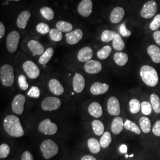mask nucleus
I'll list each match as a JSON object with an SVG mask.
<instances>
[{
	"label": "nucleus",
	"instance_id": "obj_12",
	"mask_svg": "<svg viewBox=\"0 0 160 160\" xmlns=\"http://www.w3.org/2000/svg\"><path fill=\"white\" fill-rule=\"evenodd\" d=\"M108 110L112 116H118L120 113V103L115 97H110L108 102Z\"/></svg>",
	"mask_w": 160,
	"mask_h": 160
},
{
	"label": "nucleus",
	"instance_id": "obj_36",
	"mask_svg": "<svg viewBox=\"0 0 160 160\" xmlns=\"http://www.w3.org/2000/svg\"><path fill=\"white\" fill-rule=\"evenodd\" d=\"M116 33L114 31H111V30H104L103 32L102 36H101V39L104 42H109L110 41H112L114 39Z\"/></svg>",
	"mask_w": 160,
	"mask_h": 160
},
{
	"label": "nucleus",
	"instance_id": "obj_3",
	"mask_svg": "<svg viewBox=\"0 0 160 160\" xmlns=\"http://www.w3.org/2000/svg\"><path fill=\"white\" fill-rule=\"evenodd\" d=\"M40 151L45 159H50L58 153L59 148L57 144L51 139H46L40 144Z\"/></svg>",
	"mask_w": 160,
	"mask_h": 160
},
{
	"label": "nucleus",
	"instance_id": "obj_53",
	"mask_svg": "<svg viewBox=\"0 0 160 160\" xmlns=\"http://www.w3.org/2000/svg\"><path fill=\"white\" fill-rule=\"evenodd\" d=\"M133 156H134V155L133 154H132L130 155H129V157H133Z\"/></svg>",
	"mask_w": 160,
	"mask_h": 160
},
{
	"label": "nucleus",
	"instance_id": "obj_2",
	"mask_svg": "<svg viewBox=\"0 0 160 160\" xmlns=\"http://www.w3.org/2000/svg\"><path fill=\"white\" fill-rule=\"evenodd\" d=\"M140 75L143 82L147 86L154 87L158 82L157 72L151 66L143 65L140 70Z\"/></svg>",
	"mask_w": 160,
	"mask_h": 160
},
{
	"label": "nucleus",
	"instance_id": "obj_43",
	"mask_svg": "<svg viewBox=\"0 0 160 160\" xmlns=\"http://www.w3.org/2000/svg\"><path fill=\"white\" fill-rule=\"evenodd\" d=\"M36 30L37 31L40 33L41 34H45L49 33L50 32V28L49 26L44 23H39L36 26Z\"/></svg>",
	"mask_w": 160,
	"mask_h": 160
},
{
	"label": "nucleus",
	"instance_id": "obj_19",
	"mask_svg": "<svg viewBox=\"0 0 160 160\" xmlns=\"http://www.w3.org/2000/svg\"><path fill=\"white\" fill-rule=\"evenodd\" d=\"M125 10L122 7H116L112 10L110 16V20L112 23H118L121 22L125 16Z\"/></svg>",
	"mask_w": 160,
	"mask_h": 160
},
{
	"label": "nucleus",
	"instance_id": "obj_23",
	"mask_svg": "<svg viewBox=\"0 0 160 160\" xmlns=\"http://www.w3.org/2000/svg\"><path fill=\"white\" fill-rule=\"evenodd\" d=\"M147 52L155 63H160V48L154 45H150L147 49Z\"/></svg>",
	"mask_w": 160,
	"mask_h": 160
},
{
	"label": "nucleus",
	"instance_id": "obj_51",
	"mask_svg": "<svg viewBox=\"0 0 160 160\" xmlns=\"http://www.w3.org/2000/svg\"><path fill=\"white\" fill-rule=\"evenodd\" d=\"M81 160H97L96 159V158H94L93 156L92 155H87L83 156Z\"/></svg>",
	"mask_w": 160,
	"mask_h": 160
},
{
	"label": "nucleus",
	"instance_id": "obj_7",
	"mask_svg": "<svg viewBox=\"0 0 160 160\" xmlns=\"http://www.w3.org/2000/svg\"><path fill=\"white\" fill-rule=\"evenodd\" d=\"M20 40V34L17 31H12L7 38V48L8 51L13 53L17 51Z\"/></svg>",
	"mask_w": 160,
	"mask_h": 160
},
{
	"label": "nucleus",
	"instance_id": "obj_33",
	"mask_svg": "<svg viewBox=\"0 0 160 160\" xmlns=\"http://www.w3.org/2000/svg\"><path fill=\"white\" fill-rule=\"evenodd\" d=\"M125 46L123 40H122L119 34H116L114 39L113 40V47L117 51H122Z\"/></svg>",
	"mask_w": 160,
	"mask_h": 160
},
{
	"label": "nucleus",
	"instance_id": "obj_5",
	"mask_svg": "<svg viewBox=\"0 0 160 160\" xmlns=\"http://www.w3.org/2000/svg\"><path fill=\"white\" fill-rule=\"evenodd\" d=\"M61 106V100L55 97L45 98L41 103L42 108L45 111H52L59 109Z\"/></svg>",
	"mask_w": 160,
	"mask_h": 160
},
{
	"label": "nucleus",
	"instance_id": "obj_54",
	"mask_svg": "<svg viewBox=\"0 0 160 160\" xmlns=\"http://www.w3.org/2000/svg\"><path fill=\"white\" fill-rule=\"evenodd\" d=\"M125 157H126V158H128L129 157V155L128 154L125 155Z\"/></svg>",
	"mask_w": 160,
	"mask_h": 160
},
{
	"label": "nucleus",
	"instance_id": "obj_11",
	"mask_svg": "<svg viewBox=\"0 0 160 160\" xmlns=\"http://www.w3.org/2000/svg\"><path fill=\"white\" fill-rule=\"evenodd\" d=\"M92 0H82L78 7V12L81 16L89 17L92 12Z\"/></svg>",
	"mask_w": 160,
	"mask_h": 160
},
{
	"label": "nucleus",
	"instance_id": "obj_22",
	"mask_svg": "<svg viewBox=\"0 0 160 160\" xmlns=\"http://www.w3.org/2000/svg\"><path fill=\"white\" fill-rule=\"evenodd\" d=\"M88 111L92 116L96 118H100L103 114L102 108L98 102H92L91 103L88 108Z\"/></svg>",
	"mask_w": 160,
	"mask_h": 160
},
{
	"label": "nucleus",
	"instance_id": "obj_16",
	"mask_svg": "<svg viewBox=\"0 0 160 160\" xmlns=\"http://www.w3.org/2000/svg\"><path fill=\"white\" fill-rule=\"evenodd\" d=\"M109 86L100 82H94L90 88V92L93 95H100L106 93L109 90Z\"/></svg>",
	"mask_w": 160,
	"mask_h": 160
},
{
	"label": "nucleus",
	"instance_id": "obj_1",
	"mask_svg": "<svg viewBox=\"0 0 160 160\" xmlns=\"http://www.w3.org/2000/svg\"><path fill=\"white\" fill-rule=\"evenodd\" d=\"M3 126L7 133L13 137H22L24 131L19 118L15 115L10 114L4 120Z\"/></svg>",
	"mask_w": 160,
	"mask_h": 160
},
{
	"label": "nucleus",
	"instance_id": "obj_17",
	"mask_svg": "<svg viewBox=\"0 0 160 160\" xmlns=\"http://www.w3.org/2000/svg\"><path fill=\"white\" fill-rule=\"evenodd\" d=\"M50 91L56 96H60L64 92V88L61 83L57 79H52L49 82Z\"/></svg>",
	"mask_w": 160,
	"mask_h": 160
},
{
	"label": "nucleus",
	"instance_id": "obj_9",
	"mask_svg": "<svg viewBox=\"0 0 160 160\" xmlns=\"http://www.w3.org/2000/svg\"><path fill=\"white\" fill-rule=\"evenodd\" d=\"M157 10V4L154 0H150L147 2L141 11V16L144 18H151L154 16Z\"/></svg>",
	"mask_w": 160,
	"mask_h": 160
},
{
	"label": "nucleus",
	"instance_id": "obj_34",
	"mask_svg": "<svg viewBox=\"0 0 160 160\" xmlns=\"http://www.w3.org/2000/svg\"><path fill=\"white\" fill-rule=\"evenodd\" d=\"M124 128L127 130L133 132L138 135L141 134V130L131 120L127 119L124 123Z\"/></svg>",
	"mask_w": 160,
	"mask_h": 160
},
{
	"label": "nucleus",
	"instance_id": "obj_42",
	"mask_svg": "<svg viewBox=\"0 0 160 160\" xmlns=\"http://www.w3.org/2000/svg\"><path fill=\"white\" fill-rule=\"evenodd\" d=\"M18 82L20 88L23 90H27L29 87V84L27 82L26 77L24 75H20L18 78Z\"/></svg>",
	"mask_w": 160,
	"mask_h": 160
},
{
	"label": "nucleus",
	"instance_id": "obj_35",
	"mask_svg": "<svg viewBox=\"0 0 160 160\" xmlns=\"http://www.w3.org/2000/svg\"><path fill=\"white\" fill-rule=\"evenodd\" d=\"M42 16L48 20H52L54 17V12L52 9L48 7H44L40 9Z\"/></svg>",
	"mask_w": 160,
	"mask_h": 160
},
{
	"label": "nucleus",
	"instance_id": "obj_50",
	"mask_svg": "<svg viewBox=\"0 0 160 160\" xmlns=\"http://www.w3.org/2000/svg\"><path fill=\"white\" fill-rule=\"evenodd\" d=\"M5 26L4 24L1 22L0 23V38L1 39L5 34Z\"/></svg>",
	"mask_w": 160,
	"mask_h": 160
},
{
	"label": "nucleus",
	"instance_id": "obj_21",
	"mask_svg": "<svg viewBox=\"0 0 160 160\" xmlns=\"http://www.w3.org/2000/svg\"><path fill=\"white\" fill-rule=\"evenodd\" d=\"M30 17L31 13L28 11L22 12L17 18V25L18 28L22 29L26 28Z\"/></svg>",
	"mask_w": 160,
	"mask_h": 160
},
{
	"label": "nucleus",
	"instance_id": "obj_29",
	"mask_svg": "<svg viewBox=\"0 0 160 160\" xmlns=\"http://www.w3.org/2000/svg\"><path fill=\"white\" fill-rule=\"evenodd\" d=\"M57 29L61 32H71L72 30V25L71 23L59 21L56 24Z\"/></svg>",
	"mask_w": 160,
	"mask_h": 160
},
{
	"label": "nucleus",
	"instance_id": "obj_40",
	"mask_svg": "<svg viewBox=\"0 0 160 160\" xmlns=\"http://www.w3.org/2000/svg\"><path fill=\"white\" fill-rule=\"evenodd\" d=\"M10 147L6 143H2L0 145V158H6L10 154Z\"/></svg>",
	"mask_w": 160,
	"mask_h": 160
},
{
	"label": "nucleus",
	"instance_id": "obj_49",
	"mask_svg": "<svg viewBox=\"0 0 160 160\" xmlns=\"http://www.w3.org/2000/svg\"><path fill=\"white\" fill-rule=\"evenodd\" d=\"M153 37L155 41L157 44H158L159 46H160V30H157L155 31L154 34H153Z\"/></svg>",
	"mask_w": 160,
	"mask_h": 160
},
{
	"label": "nucleus",
	"instance_id": "obj_18",
	"mask_svg": "<svg viewBox=\"0 0 160 160\" xmlns=\"http://www.w3.org/2000/svg\"><path fill=\"white\" fill-rule=\"evenodd\" d=\"M92 56L93 53L92 48L87 46L82 48L80 51L78 52L77 58L79 61L84 62L91 60Z\"/></svg>",
	"mask_w": 160,
	"mask_h": 160
},
{
	"label": "nucleus",
	"instance_id": "obj_8",
	"mask_svg": "<svg viewBox=\"0 0 160 160\" xmlns=\"http://www.w3.org/2000/svg\"><path fill=\"white\" fill-rule=\"evenodd\" d=\"M23 68L28 77L31 79H36L40 75V69L33 61H26L23 63Z\"/></svg>",
	"mask_w": 160,
	"mask_h": 160
},
{
	"label": "nucleus",
	"instance_id": "obj_14",
	"mask_svg": "<svg viewBox=\"0 0 160 160\" xmlns=\"http://www.w3.org/2000/svg\"><path fill=\"white\" fill-rule=\"evenodd\" d=\"M82 36L83 33L82 30L80 29H76L66 34L67 42L69 45H75L81 40Z\"/></svg>",
	"mask_w": 160,
	"mask_h": 160
},
{
	"label": "nucleus",
	"instance_id": "obj_41",
	"mask_svg": "<svg viewBox=\"0 0 160 160\" xmlns=\"http://www.w3.org/2000/svg\"><path fill=\"white\" fill-rule=\"evenodd\" d=\"M152 105L148 102L143 101L141 103V112L142 114L149 115L152 112Z\"/></svg>",
	"mask_w": 160,
	"mask_h": 160
},
{
	"label": "nucleus",
	"instance_id": "obj_20",
	"mask_svg": "<svg viewBox=\"0 0 160 160\" xmlns=\"http://www.w3.org/2000/svg\"><path fill=\"white\" fill-rule=\"evenodd\" d=\"M28 46L30 51L32 52L34 55H40L44 53L43 46L39 42L36 40H30Z\"/></svg>",
	"mask_w": 160,
	"mask_h": 160
},
{
	"label": "nucleus",
	"instance_id": "obj_55",
	"mask_svg": "<svg viewBox=\"0 0 160 160\" xmlns=\"http://www.w3.org/2000/svg\"><path fill=\"white\" fill-rule=\"evenodd\" d=\"M7 1H18L20 0H7Z\"/></svg>",
	"mask_w": 160,
	"mask_h": 160
},
{
	"label": "nucleus",
	"instance_id": "obj_10",
	"mask_svg": "<svg viewBox=\"0 0 160 160\" xmlns=\"http://www.w3.org/2000/svg\"><path fill=\"white\" fill-rule=\"evenodd\" d=\"M26 102V97L22 94H18L14 98L12 102V112L16 114L20 115L24 111V105Z\"/></svg>",
	"mask_w": 160,
	"mask_h": 160
},
{
	"label": "nucleus",
	"instance_id": "obj_4",
	"mask_svg": "<svg viewBox=\"0 0 160 160\" xmlns=\"http://www.w3.org/2000/svg\"><path fill=\"white\" fill-rule=\"evenodd\" d=\"M0 80L1 84L5 87L12 86L14 81V69L10 65L6 64L0 69Z\"/></svg>",
	"mask_w": 160,
	"mask_h": 160
},
{
	"label": "nucleus",
	"instance_id": "obj_6",
	"mask_svg": "<svg viewBox=\"0 0 160 160\" xmlns=\"http://www.w3.org/2000/svg\"><path fill=\"white\" fill-rule=\"evenodd\" d=\"M38 129L43 134L53 135L57 133L58 126L55 123H52L49 119H46L40 122Z\"/></svg>",
	"mask_w": 160,
	"mask_h": 160
},
{
	"label": "nucleus",
	"instance_id": "obj_27",
	"mask_svg": "<svg viewBox=\"0 0 160 160\" xmlns=\"http://www.w3.org/2000/svg\"><path fill=\"white\" fill-rule=\"evenodd\" d=\"M53 49L52 48H49L46 49L45 52L40 56L39 59V62L41 65H45L51 59L53 55Z\"/></svg>",
	"mask_w": 160,
	"mask_h": 160
},
{
	"label": "nucleus",
	"instance_id": "obj_25",
	"mask_svg": "<svg viewBox=\"0 0 160 160\" xmlns=\"http://www.w3.org/2000/svg\"><path fill=\"white\" fill-rule=\"evenodd\" d=\"M88 147L90 151L93 154H97L101 149L100 143L96 138H91L88 140Z\"/></svg>",
	"mask_w": 160,
	"mask_h": 160
},
{
	"label": "nucleus",
	"instance_id": "obj_47",
	"mask_svg": "<svg viewBox=\"0 0 160 160\" xmlns=\"http://www.w3.org/2000/svg\"><path fill=\"white\" fill-rule=\"evenodd\" d=\"M152 132L155 135L160 137V120H158L155 123L152 128Z\"/></svg>",
	"mask_w": 160,
	"mask_h": 160
},
{
	"label": "nucleus",
	"instance_id": "obj_46",
	"mask_svg": "<svg viewBox=\"0 0 160 160\" xmlns=\"http://www.w3.org/2000/svg\"><path fill=\"white\" fill-rule=\"evenodd\" d=\"M120 33L122 36L123 37H129L131 35V32L126 29V26L125 23H123L121 24L120 26V29H119Z\"/></svg>",
	"mask_w": 160,
	"mask_h": 160
},
{
	"label": "nucleus",
	"instance_id": "obj_24",
	"mask_svg": "<svg viewBox=\"0 0 160 160\" xmlns=\"http://www.w3.org/2000/svg\"><path fill=\"white\" fill-rule=\"evenodd\" d=\"M124 123L123 119L120 117H116L112 122L111 125V129L114 134L118 135L122 131Z\"/></svg>",
	"mask_w": 160,
	"mask_h": 160
},
{
	"label": "nucleus",
	"instance_id": "obj_39",
	"mask_svg": "<svg viewBox=\"0 0 160 160\" xmlns=\"http://www.w3.org/2000/svg\"><path fill=\"white\" fill-rule=\"evenodd\" d=\"M49 36L52 40L55 42H60L62 39V34L57 29H51L49 32Z\"/></svg>",
	"mask_w": 160,
	"mask_h": 160
},
{
	"label": "nucleus",
	"instance_id": "obj_30",
	"mask_svg": "<svg viewBox=\"0 0 160 160\" xmlns=\"http://www.w3.org/2000/svg\"><path fill=\"white\" fill-rule=\"evenodd\" d=\"M151 104L152 105V109L156 113H160V98L155 93L151 94L150 97Z\"/></svg>",
	"mask_w": 160,
	"mask_h": 160
},
{
	"label": "nucleus",
	"instance_id": "obj_38",
	"mask_svg": "<svg viewBox=\"0 0 160 160\" xmlns=\"http://www.w3.org/2000/svg\"><path fill=\"white\" fill-rule=\"evenodd\" d=\"M130 111L132 113H138L141 108V104L137 99H132L129 102Z\"/></svg>",
	"mask_w": 160,
	"mask_h": 160
},
{
	"label": "nucleus",
	"instance_id": "obj_13",
	"mask_svg": "<svg viewBox=\"0 0 160 160\" xmlns=\"http://www.w3.org/2000/svg\"><path fill=\"white\" fill-rule=\"evenodd\" d=\"M84 69L88 74H97L102 69V65L99 61L96 60H90L86 62L84 65Z\"/></svg>",
	"mask_w": 160,
	"mask_h": 160
},
{
	"label": "nucleus",
	"instance_id": "obj_44",
	"mask_svg": "<svg viewBox=\"0 0 160 160\" xmlns=\"http://www.w3.org/2000/svg\"><path fill=\"white\" fill-rule=\"evenodd\" d=\"M40 95V89L36 86H32L28 92V96L30 97L38 98Z\"/></svg>",
	"mask_w": 160,
	"mask_h": 160
},
{
	"label": "nucleus",
	"instance_id": "obj_15",
	"mask_svg": "<svg viewBox=\"0 0 160 160\" xmlns=\"http://www.w3.org/2000/svg\"><path fill=\"white\" fill-rule=\"evenodd\" d=\"M74 91L77 93H80L83 91L85 87V80L82 75L76 73L72 80Z\"/></svg>",
	"mask_w": 160,
	"mask_h": 160
},
{
	"label": "nucleus",
	"instance_id": "obj_37",
	"mask_svg": "<svg viewBox=\"0 0 160 160\" xmlns=\"http://www.w3.org/2000/svg\"><path fill=\"white\" fill-rule=\"evenodd\" d=\"M112 52V48L110 46H105L97 52V57L100 59H106L109 57Z\"/></svg>",
	"mask_w": 160,
	"mask_h": 160
},
{
	"label": "nucleus",
	"instance_id": "obj_26",
	"mask_svg": "<svg viewBox=\"0 0 160 160\" xmlns=\"http://www.w3.org/2000/svg\"><path fill=\"white\" fill-rule=\"evenodd\" d=\"M114 61L119 66H124L128 61V56L125 53L116 52L114 55Z\"/></svg>",
	"mask_w": 160,
	"mask_h": 160
},
{
	"label": "nucleus",
	"instance_id": "obj_31",
	"mask_svg": "<svg viewBox=\"0 0 160 160\" xmlns=\"http://www.w3.org/2000/svg\"><path fill=\"white\" fill-rule=\"evenodd\" d=\"M112 142V136L109 132H104L102 137L100 138V143L103 148H106Z\"/></svg>",
	"mask_w": 160,
	"mask_h": 160
},
{
	"label": "nucleus",
	"instance_id": "obj_32",
	"mask_svg": "<svg viewBox=\"0 0 160 160\" xmlns=\"http://www.w3.org/2000/svg\"><path fill=\"white\" fill-rule=\"evenodd\" d=\"M139 125L141 129L144 133H148L151 131V122L148 118L145 116L142 117L139 119Z\"/></svg>",
	"mask_w": 160,
	"mask_h": 160
},
{
	"label": "nucleus",
	"instance_id": "obj_45",
	"mask_svg": "<svg viewBox=\"0 0 160 160\" xmlns=\"http://www.w3.org/2000/svg\"><path fill=\"white\" fill-rule=\"evenodd\" d=\"M160 27V14L155 16L154 20L150 23L149 28L152 30L157 31Z\"/></svg>",
	"mask_w": 160,
	"mask_h": 160
},
{
	"label": "nucleus",
	"instance_id": "obj_52",
	"mask_svg": "<svg viewBox=\"0 0 160 160\" xmlns=\"http://www.w3.org/2000/svg\"><path fill=\"white\" fill-rule=\"evenodd\" d=\"M119 149H120V151L122 153L125 154V153L127 152V150H128L127 146H126V145H125V144H123V145H122L120 146Z\"/></svg>",
	"mask_w": 160,
	"mask_h": 160
},
{
	"label": "nucleus",
	"instance_id": "obj_28",
	"mask_svg": "<svg viewBox=\"0 0 160 160\" xmlns=\"http://www.w3.org/2000/svg\"><path fill=\"white\" fill-rule=\"evenodd\" d=\"M92 127L94 133L97 136H100L104 133V126L100 120H93L92 122Z\"/></svg>",
	"mask_w": 160,
	"mask_h": 160
},
{
	"label": "nucleus",
	"instance_id": "obj_48",
	"mask_svg": "<svg viewBox=\"0 0 160 160\" xmlns=\"http://www.w3.org/2000/svg\"><path fill=\"white\" fill-rule=\"evenodd\" d=\"M22 160H34V159L32 154L28 151H26L23 152L22 156Z\"/></svg>",
	"mask_w": 160,
	"mask_h": 160
}]
</instances>
